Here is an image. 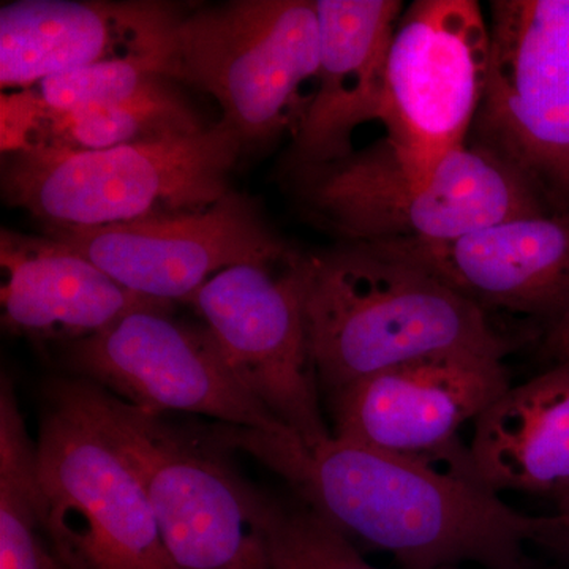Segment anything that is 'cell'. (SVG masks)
<instances>
[{
    "mask_svg": "<svg viewBox=\"0 0 569 569\" xmlns=\"http://www.w3.org/2000/svg\"><path fill=\"white\" fill-rule=\"evenodd\" d=\"M208 429L228 451L279 475L340 533L391 553L403 569H538L527 546L541 516L516 511L477 482L336 437L309 447L290 430Z\"/></svg>",
    "mask_w": 569,
    "mask_h": 569,
    "instance_id": "1",
    "label": "cell"
},
{
    "mask_svg": "<svg viewBox=\"0 0 569 569\" xmlns=\"http://www.w3.org/2000/svg\"><path fill=\"white\" fill-rule=\"evenodd\" d=\"M310 356L326 396L427 356L507 358L492 316L429 272L362 244L307 254Z\"/></svg>",
    "mask_w": 569,
    "mask_h": 569,
    "instance_id": "2",
    "label": "cell"
},
{
    "mask_svg": "<svg viewBox=\"0 0 569 569\" xmlns=\"http://www.w3.org/2000/svg\"><path fill=\"white\" fill-rule=\"evenodd\" d=\"M51 381L129 462L178 569H271L260 489L234 470L208 427L171 425L81 378Z\"/></svg>",
    "mask_w": 569,
    "mask_h": 569,
    "instance_id": "3",
    "label": "cell"
},
{
    "mask_svg": "<svg viewBox=\"0 0 569 569\" xmlns=\"http://www.w3.org/2000/svg\"><path fill=\"white\" fill-rule=\"evenodd\" d=\"M291 174L302 209L346 244L447 241L552 212L508 164L471 144L448 153L432 174L408 173L383 140Z\"/></svg>",
    "mask_w": 569,
    "mask_h": 569,
    "instance_id": "4",
    "label": "cell"
},
{
    "mask_svg": "<svg viewBox=\"0 0 569 569\" xmlns=\"http://www.w3.org/2000/svg\"><path fill=\"white\" fill-rule=\"evenodd\" d=\"M242 142L228 123L104 151L2 153L3 201L43 230L102 228L211 208L231 192Z\"/></svg>",
    "mask_w": 569,
    "mask_h": 569,
    "instance_id": "5",
    "label": "cell"
},
{
    "mask_svg": "<svg viewBox=\"0 0 569 569\" xmlns=\"http://www.w3.org/2000/svg\"><path fill=\"white\" fill-rule=\"evenodd\" d=\"M318 62L316 2L233 0L186 11L168 78L211 96L244 148L296 132Z\"/></svg>",
    "mask_w": 569,
    "mask_h": 569,
    "instance_id": "6",
    "label": "cell"
},
{
    "mask_svg": "<svg viewBox=\"0 0 569 569\" xmlns=\"http://www.w3.org/2000/svg\"><path fill=\"white\" fill-rule=\"evenodd\" d=\"M488 80L468 144L569 212V0H492Z\"/></svg>",
    "mask_w": 569,
    "mask_h": 569,
    "instance_id": "7",
    "label": "cell"
},
{
    "mask_svg": "<svg viewBox=\"0 0 569 569\" xmlns=\"http://www.w3.org/2000/svg\"><path fill=\"white\" fill-rule=\"evenodd\" d=\"M37 481L41 518L67 569H178L129 462L52 381Z\"/></svg>",
    "mask_w": 569,
    "mask_h": 569,
    "instance_id": "8",
    "label": "cell"
},
{
    "mask_svg": "<svg viewBox=\"0 0 569 569\" xmlns=\"http://www.w3.org/2000/svg\"><path fill=\"white\" fill-rule=\"evenodd\" d=\"M489 21L477 0H417L392 33L380 123L408 173L466 148L488 80Z\"/></svg>",
    "mask_w": 569,
    "mask_h": 569,
    "instance_id": "9",
    "label": "cell"
},
{
    "mask_svg": "<svg viewBox=\"0 0 569 569\" xmlns=\"http://www.w3.org/2000/svg\"><path fill=\"white\" fill-rule=\"evenodd\" d=\"M307 254L231 266L194 291L193 307L224 359L269 413L309 447L332 437L320 403L305 290Z\"/></svg>",
    "mask_w": 569,
    "mask_h": 569,
    "instance_id": "10",
    "label": "cell"
},
{
    "mask_svg": "<svg viewBox=\"0 0 569 569\" xmlns=\"http://www.w3.org/2000/svg\"><path fill=\"white\" fill-rule=\"evenodd\" d=\"M170 310H134L63 347V366L71 377L157 417L182 411L263 432L288 430L236 377L206 325L174 320Z\"/></svg>",
    "mask_w": 569,
    "mask_h": 569,
    "instance_id": "11",
    "label": "cell"
},
{
    "mask_svg": "<svg viewBox=\"0 0 569 569\" xmlns=\"http://www.w3.org/2000/svg\"><path fill=\"white\" fill-rule=\"evenodd\" d=\"M511 385L505 358L470 351L427 356L326 396L332 437L473 481L460 429Z\"/></svg>",
    "mask_w": 569,
    "mask_h": 569,
    "instance_id": "12",
    "label": "cell"
},
{
    "mask_svg": "<svg viewBox=\"0 0 569 569\" xmlns=\"http://www.w3.org/2000/svg\"><path fill=\"white\" fill-rule=\"evenodd\" d=\"M43 233L127 290L170 305L186 302L223 269L264 263L291 249L234 190L203 211Z\"/></svg>",
    "mask_w": 569,
    "mask_h": 569,
    "instance_id": "13",
    "label": "cell"
},
{
    "mask_svg": "<svg viewBox=\"0 0 569 569\" xmlns=\"http://www.w3.org/2000/svg\"><path fill=\"white\" fill-rule=\"evenodd\" d=\"M369 247L429 272L489 316L535 318L549 329L569 310V212L508 219L447 241Z\"/></svg>",
    "mask_w": 569,
    "mask_h": 569,
    "instance_id": "14",
    "label": "cell"
},
{
    "mask_svg": "<svg viewBox=\"0 0 569 569\" xmlns=\"http://www.w3.org/2000/svg\"><path fill=\"white\" fill-rule=\"evenodd\" d=\"M189 7L162 0H18L0 9V86L22 91L93 63L156 61L164 70Z\"/></svg>",
    "mask_w": 569,
    "mask_h": 569,
    "instance_id": "15",
    "label": "cell"
},
{
    "mask_svg": "<svg viewBox=\"0 0 569 569\" xmlns=\"http://www.w3.org/2000/svg\"><path fill=\"white\" fill-rule=\"evenodd\" d=\"M320 62L312 99L293 133L288 170L320 167L355 151L362 123L380 121L399 0H316Z\"/></svg>",
    "mask_w": 569,
    "mask_h": 569,
    "instance_id": "16",
    "label": "cell"
},
{
    "mask_svg": "<svg viewBox=\"0 0 569 569\" xmlns=\"http://www.w3.org/2000/svg\"><path fill=\"white\" fill-rule=\"evenodd\" d=\"M2 326L33 342L63 347L103 331L134 310L173 306L127 290L91 261L48 236L3 228Z\"/></svg>",
    "mask_w": 569,
    "mask_h": 569,
    "instance_id": "17",
    "label": "cell"
},
{
    "mask_svg": "<svg viewBox=\"0 0 569 569\" xmlns=\"http://www.w3.org/2000/svg\"><path fill=\"white\" fill-rule=\"evenodd\" d=\"M470 477L501 496L526 493L569 503V361L511 385L473 422Z\"/></svg>",
    "mask_w": 569,
    "mask_h": 569,
    "instance_id": "18",
    "label": "cell"
},
{
    "mask_svg": "<svg viewBox=\"0 0 569 569\" xmlns=\"http://www.w3.org/2000/svg\"><path fill=\"white\" fill-rule=\"evenodd\" d=\"M209 126L178 81L159 77L126 99L37 116L2 127L0 137L2 153L86 152L187 137Z\"/></svg>",
    "mask_w": 569,
    "mask_h": 569,
    "instance_id": "19",
    "label": "cell"
},
{
    "mask_svg": "<svg viewBox=\"0 0 569 569\" xmlns=\"http://www.w3.org/2000/svg\"><path fill=\"white\" fill-rule=\"evenodd\" d=\"M0 569H67L41 518L37 443L13 383H0Z\"/></svg>",
    "mask_w": 569,
    "mask_h": 569,
    "instance_id": "20",
    "label": "cell"
},
{
    "mask_svg": "<svg viewBox=\"0 0 569 569\" xmlns=\"http://www.w3.org/2000/svg\"><path fill=\"white\" fill-rule=\"evenodd\" d=\"M159 77H167V70L156 61L93 63L51 74L31 88L3 93L0 99V127L28 121L37 116L126 99Z\"/></svg>",
    "mask_w": 569,
    "mask_h": 569,
    "instance_id": "21",
    "label": "cell"
},
{
    "mask_svg": "<svg viewBox=\"0 0 569 569\" xmlns=\"http://www.w3.org/2000/svg\"><path fill=\"white\" fill-rule=\"evenodd\" d=\"M258 520L271 569H378L351 539L299 500L258 490Z\"/></svg>",
    "mask_w": 569,
    "mask_h": 569,
    "instance_id": "22",
    "label": "cell"
},
{
    "mask_svg": "<svg viewBox=\"0 0 569 569\" xmlns=\"http://www.w3.org/2000/svg\"><path fill=\"white\" fill-rule=\"evenodd\" d=\"M533 546L569 569V527L557 526L552 515L542 516Z\"/></svg>",
    "mask_w": 569,
    "mask_h": 569,
    "instance_id": "23",
    "label": "cell"
},
{
    "mask_svg": "<svg viewBox=\"0 0 569 569\" xmlns=\"http://www.w3.org/2000/svg\"><path fill=\"white\" fill-rule=\"evenodd\" d=\"M546 350L556 361H569V310L548 329Z\"/></svg>",
    "mask_w": 569,
    "mask_h": 569,
    "instance_id": "24",
    "label": "cell"
},
{
    "mask_svg": "<svg viewBox=\"0 0 569 569\" xmlns=\"http://www.w3.org/2000/svg\"><path fill=\"white\" fill-rule=\"evenodd\" d=\"M552 518L556 520V523H559V526L569 527V503L567 507L553 512Z\"/></svg>",
    "mask_w": 569,
    "mask_h": 569,
    "instance_id": "25",
    "label": "cell"
},
{
    "mask_svg": "<svg viewBox=\"0 0 569 569\" xmlns=\"http://www.w3.org/2000/svg\"><path fill=\"white\" fill-rule=\"evenodd\" d=\"M441 569H458V568H441Z\"/></svg>",
    "mask_w": 569,
    "mask_h": 569,
    "instance_id": "26",
    "label": "cell"
}]
</instances>
